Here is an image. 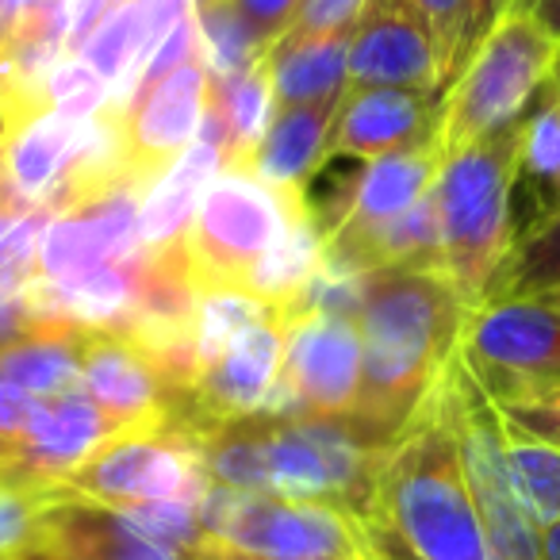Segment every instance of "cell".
Returning a JSON list of instances; mask_svg holds the SVG:
<instances>
[{"mask_svg": "<svg viewBox=\"0 0 560 560\" xmlns=\"http://www.w3.org/2000/svg\"><path fill=\"white\" fill-rule=\"evenodd\" d=\"M361 534L373 560H491L442 384L384 453Z\"/></svg>", "mask_w": 560, "mask_h": 560, "instance_id": "obj_1", "label": "cell"}, {"mask_svg": "<svg viewBox=\"0 0 560 560\" xmlns=\"http://www.w3.org/2000/svg\"><path fill=\"white\" fill-rule=\"evenodd\" d=\"M465 304L442 272L373 269L358 315L361 384L353 419L396 442L457 353Z\"/></svg>", "mask_w": 560, "mask_h": 560, "instance_id": "obj_2", "label": "cell"}, {"mask_svg": "<svg viewBox=\"0 0 560 560\" xmlns=\"http://www.w3.org/2000/svg\"><path fill=\"white\" fill-rule=\"evenodd\" d=\"M518 142L522 124H514L445 158L430 185L442 277L450 280L465 312L483 304V292L514 242L511 196L518 185Z\"/></svg>", "mask_w": 560, "mask_h": 560, "instance_id": "obj_3", "label": "cell"}, {"mask_svg": "<svg viewBox=\"0 0 560 560\" xmlns=\"http://www.w3.org/2000/svg\"><path fill=\"white\" fill-rule=\"evenodd\" d=\"M557 58V39H549L529 16L506 12L438 104V158L445 162L491 135L522 124L534 96L552 78Z\"/></svg>", "mask_w": 560, "mask_h": 560, "instance_id": "obj_4", "label": "cell"}, {"mask_svg": "<svg viewBox=\"0 0 560 560\" xmlns=\"http://www.w3.org/2000/svg\"><path fill=\"white\" fill-rule=\"evenodd\" d=\"M442 396L450 407L453 438H457L460 468H465L468 495L476 503V514L483 522V534L491 545V560H545L541 557V529L526 518L518 495L506 476L503 457V411L488 396L472 369L453 353L445 361L442 376Z\"/></svg>", "mask_w": 560, "mask_h": 560, "instance_id": "obj_5", "label": "cell"}, {"mask_svg": "<svg viewBox=\"0 0 560 560\" xmlns=\"http://www.w3.org/2000/svg\"><path fill=\"white\" fill-rule=\"evenodd\" d=\"M200 526L208 537L226 541L261 560H361L369 557L361 526L327 503H292V499L234 491L223 483L203 488Z\"/></svg>", "mask_w": 560, "mask_h": 560, "instance_id": "obj_6", "label": "cell"}, {"mask_svg": "<svg viewBox=\"0 0 560 560\" xmlns=\"http://www.w3.org/2000/svg\"><path fill=\"white\" fill-rule=\"evenodd\" d=\"M457 353L495 404H522L560 384V312L537 300H488L465 312Z\"/></svg>", "mask_w": 560, "mask_h": 560, "instance_id": "obj_7", "label": "cell"}, {"mask_svg": "<svg viewBox=\"0 0 560 560\" xmlns=\"http://www.w3.org/2000/svg\"><path fill=\"white\" fill-rule=\"evenodd\" d=\"M203 488H208V472H203L196 438L165 422L158 430H131V434L112 438L55 491L119 511V506L139 503L196 506Z\"/></svg>", "mask_w": 560, "mask_h": 560, "instance_id": "obj_8", "label": "cell"}, {"mask_svg": "<svg viewBox=\"0 0 560 560\" xmlns=\"http://www.w3.org/2000/svg\"><path fill=\"white\" fill-rule=\"evenodd\" d=\"M292 203L296 196L272 192L254 173L223 165L185 231V254L196 289L211 284L242 289L246 272L284 226Z\"/></svg>", "mask_w": 560, "mask_h": 560, "instance_id": "obj_9", "label": "cell"}, {"mask_svg": "<svg viewBox=\"0 0 560 560\" xmlns=\"http://www.w3.org/2000/svg\"><path fill=\"white\" fill-rule=\"evenodd\" d=\"M277 319V315H272ZM280 327V376L304 415H350L361 384V335L338 315H289Z\"/></svg>", "mask_w": 560, "mask_h": 560, "instance_id": "obj_10", "label": "cell"}, {"mask_svg": "<svg viewBox=\"0 0 560 560\" xmlns=\"http://www.w3.org/2000/svg\"><path fill=\"white\" fill-rule=\"evenodd\" d=\"M208 66L200 55L180 62L173 73H165L154 89L135 96L119 116V131H124V154L127 170L142 185H154L188 147H192L196 131L208 112Z\"/></svg>", "mask_w": 560, "mask_h": 560, "instance_id": "obj_11", "label": "cell"}, {"mask_svg": "<svg viewBox=\"0 0 560 560\" xmlns=\"http://www.w3.org/2000/svg\"><path fill=\"white\" fill-rule=\"evenodd\" d=\"M131 430L116 427L81 388L39 399L27 430L12 445V457L0 465V480L55 491L70 472H78L96 450Z\"/></svg>", "mask_w": 560, "mask_h": 560, "instance_id": "obj_12", "label": "cell"}, {"mask_svg": "<svg viewBox=\"0 0 560 560\" xmlns=\"http://www.w3.org/2000/svg\"><path fill=\"white\" fill-rule=\"evenodd\" d=\"M139 188H112L47 219L35 249V277L70 280L139 254Z\"/></svg>", "mask_w": 560, "mask_h": 560, "instance_id": "obj_13", "label": "cell"}, {"mask_svg": "<svg viewBox=\"0 0 560 560\" xmlns=\"http://www.w3.org/2000/svg\"><path fill=\"white\" fill-rule=\"evenodd\" d=\"M438 55L407 0H369L350 32L346 89H411L434 101Z\"/></svg>", "mask_w": 560, "mask_h": 560, "instance_id": "obj_14", "label": "cell"}, {"mask_svg": "<svg viewBox=\"0 0 560 560\" xmlns=\"http://www.w3.org/2000/svg\"><path fill=\"white\" fill-rule=\"evenodd\" d=\"M81 392L124 430H158L170 422V388L150 353L124 330H89Z\"/></svg>", "mask_w": 560, "mask_h": 560, "instance_id": "obj_15", "label": "cell"}, {"mask_svg": "<svg viewBox=\"0 0 560 560\" xmlns=\"http://www.w3.org/2000/svg\"><path fill=\"white\" fill-rule=\"evenodd\" d=\"M438 104L411 89H346L323 154L384 158L396 150L434 147Z\"/></svg>", "mask_w": 560, "mask_h": 560, "instance_id": "obj_16", "label": "cell"}, {"mask_svg": "<svg viewBox=\"0 0 560 560\" xmlns=\"http://www.w3.org/2000/svg\"><path fill=\"white\" fill-rule=\"evenodd\" d=\"M20 560H188L142 537L116 506L58 495L43 511L39 541Z\"/></svg>", "mask_w": 560, "mask_h": 560, "instance_id": "obj_17", "label": "cell"}, {"mask_svg": "<svg viewBox=\"0 0 560 560\" xmlns=\"http://www.w3.org/2000/svg\"><path fill=\"white\" fill-rule=\"evenodd\" d=\"M438 165H442V158H438L434 147L396 150V154L373 158L358 173L353 188H346V200L338 208L315 215L323 234L342 238V234H361L369 226H381L388 219L404 215L407 208H415L430 192Z\"/></svg>", "mask_w": 560, "mask_h": 560, "instance_id": "obj_18", "label": "cell"}, {"mask_svg": "<svg viewBox=\"0 0 560 560\" xmlns=\"http://www.w3.org/2000/svg\"><path fill=\"white\" fill-rule=\"evenodd\" d=\"M89 119H70L47 108L4 135L0 147V185L9 188L24 208H50L66 185L73 158H78L81 135Z\"/></svg>", "mask_w": 560, "mask_h": 560, "instance_id": "obj_19", "label": "cell"}, {"mask_svg": "<svg viewBox=\"0 0 560 560\" xmlns=\"http://www.w3.org/2000/svg\"><path fill=\"white\" fill-rule=\"evenodd\" d=\"M338 101L277 108L269 131H265V139L257 142L254 158H249L246 173H254L272 192L307 196V185H312L315 170L323 165V150H327Z\"/></svg>", "mask_w": 560, "mask_h": 560, "instance_id": "obj_20", "label": "cell"}, {"mask_svg": "<svg viewBox=\"0 0 560 560\" xmlns=\"http://www.w3.org/2000/svg\"><path fill=\"white\" fill-rule=\"evenodd\" d=\"M223 170V150L211 139L196 135L192 147L147 188L139 203V246L142 249H162L185 238L188 223H192L196 208H200L203 192Z\"/></svg>", "mask_w": 560, "mask_h": 560, "instance_id": "obj_21", "label": "cell"}, {"mask_svg": "<svg viewBox=\"0 0 560 560\" xmlns=\"http://www.w3.org/2000/svg\"><path fill=\"white\" fill-rule=\"evenodd\" d=\"M323 254H327V234H323L319 219H315L312 200L296 196L284 226L269 242V249L254 261V269L246 272L242 289L254 292L261 304H269L277 312L289 300H296L300 289L319 272Z\"/></svg>", "mask_w": 560, "mask_h": 560, "instance_id": "obj_22", "label": "cell"}, {"mask_svg": "<svg viewBox=\"0 0 560 560\" xmlns=\"http://www.w3.org/2000/svg\"><path fill=\"white\" fill-rule=\"evenodd\" d=\"M89 327L73 323H39L16 346L0 350V384L27 392L32 399H50L81 388V353Z\"/></svg>", "mask_w": 560, "mask_h": 560, "instance_id": "obj_23", "label": "cell"}, {"mask_svg": "<svg viewBox=\"0 0 560 560\" xmlns=\"http://www.w3.org/2000/svg\"><path fill=\"white\" fill-rule=\"evenodd\" d=\"M346 55H350V35L272 43L265 50V70L277 108L338 101L346 93Z\"/></svg>", "mask_w": 560, "mask_h": 560, "instance_id": "obj_24", "label": "cell"}, {"mask_svg": "<svg viewBox=\"0 0 560 560\" xmlns=\"http://www.w3.org/2000/svg\"><path fill=\"white\" fill-rule=\"evenodd\" d=\"M208 112L219 119V127H223V165L246 170L257 142L265 139L272 116H277V101H272L265 58L257 66H249V70L234 73V78L211 81Z\"/></svg>", "mask_w": 560, "mask_h": 560, "instance_id": "obj_25", "label": "cell"}, {"mask_svg": "<svg viewBox=\"0 0 560 560\" xmlns=\"http://www.w3.org/2000/svg\"><path fill=\"white\" fill-rule=\"evenodd\" d=\"M518 180L529 192L534 223L560 211V81L549 78L522 116Z\"/></svg>", "mask_w": 560, "mask_h": 560, "instance_id": "obj_26", "label": "cell"}, {"mask_svg": "<svg viewBox=\"0 0 560 560\" xmlns=\"http://www.w3.org/2000/svg\"><path fill=\"white\" fill-rule=\"evenodd\" d=\"M552 289H560V211L514 234L511 249L483 292V304L488 300H537Z\"/></svg>", "mask_w": 560, "mask_h": 560, "instance_id": "obj_27", "label": "cell"}, {"mask_svg": "<svg viewBox=\"0 0 560 560\" xmlns=\"http://www.w3.org/2000/svg\"><path fill=\"white\" fill-rule=\"evenodd\" d=\"M506 422V419H503ZM503 457L506 476L518 495L526 518L537 529H549L560 522V445L541 442L526 430L503 427Z\"/></svg>", "mask_w": 560, "mask_h": 560, "instance_id": "obj_28", "label": "cell"}, {"mask_svg": "<svg viewBox=\"0 0 560 560\" xmlns=\"http://www.w3.org/2000/svg\"><path fill=\"white\" fill-rule=\"evenodd\" d=\"M196 450H200L203 472H208L211 483L269 495V480H265V415L215 422L203 434H196Z\"/></svg>", "mask_w": 560, "mask_h": 560, "instance_id": "obj_29", "label": "cell"}, {"mask_svg": "<svg viewBox=\"0 0 560 560\" xmlns=\"http://www.w3.org/2000/svg\"><path fill=\"white\" fill-rule=\"evenodd\" d=\"M196 55L208 66V78H234L265 58V43L246 24L234 0H196Z\"/></svg>", "mask_w": 560, "mask_h": 560, "instance_id": "obj_30", "label": "cell"}, {"mask_svg": "<svg viewBox=\"0 0 560 560\" xmlns=\"http://www.w3.org/2000/svg\"><path fill=\"white\" fill-rule=\"evenodd\" d=\"M272 307L261 304L254 292L231 289V284H211V289H196V312H192V350L196 365L208 369L219 353L231 346V338L242 327L257 319H269Z\"/></svg>", "mask_w": 560, "mask_h": 560, "instance_id": "obj_31", "label": "cell"}, {"mask_svg": "<svg viewBox=\"0 0 560 560\" xmlns=\"http://www.w3.org/2000/svg\"><path fill=\"white\" fill-rule=\"evenodd\" d=\"M50 499L55 491L0 480V560H20L27 549H35Z\"/></svg>", "mask_w": 560, "mask_h": 560, "instance_id": "obj_32", "label": "cell"}, {"mask_svg": "<svg viewBox=\"0 0 560 560\" xmlns=\"http://www.w3.org/2000/svg\"><path fill=\"white\" fill-rule=\"evenodd\" d=\"M127 522L139 529L142 537H150L162 549H173L180 557L192 560L196 545L203 541L200 514L192 503H139V506H119Z\"/></svg>", "mask_w": 560, "mask_h": 560, "instance_id": "obj_33", "label": "cell"}, {"mask_svg": "<svg viewBox=\"0 0 560 560\" xmlns=\"http://www.w3.org/2000/svg\"><path fill=\"white\" fill-rule=\"evenodd\" d=\"M50 215H55L50 208H32L0 238V304L20 300L35 280V249H39V234Z\"/></svg>", "mask_w": 560, "mask_h": 560, "instance_id": "obj_34", "label": "cell"}, {"mask_svg": "<svg viewBox=\"0 0 560 560\" xmlns=\"http://www.w3.org/2000/svg\"><path fill=\"white\" fill-rule=\"evenodd\" d=\"M514 0H465V9H460V32H457V47H453V58H450V70L442 78V89H438V104L442 96L450 93V85L460 78V70L468 66V58L480 50V43L491 35V27L511 12Z\"/></svg>", "mask_w": 560, "mask_h": 560, "instance_id": "obj_35", "label": "cell"}, {"mask_svg": "<svg viewBox=\"0 0 560 560\" xmlns=\"http://www.w3.org/2000/svg\"><path fill=\"white\" fill-rule=\"evenodd\" d=\"M369 0H300L296 16L280 39H327V35H350Z\"/></svg>", "mask_w": 560, "mask_h": 560, "instance_id": "obj_36", "label": "cell"}, {"mask_svg": "<svg viewBox=\"0 0 560 560\" xmlns=\"http://www.w3.org/2000/svg\"><path fill=\"white\" fill-rule=\"evenodd\" d=\"M415 9V16L427 24L430 39H434V55H438V81H434V104H438V89L442 78L450 70L453 47H457V32H460V9L465 0H407Z\"/></svg>", "mask_w": 560, "mask_h": 560, "instance_id": "obj_37", "label": "cell"}, {"mask_svg": "<svg viewBox=\"0 0 560 560\" xmlns=\"http://www.w3.org/2000/svg\"><path fill=\"white\" fill-rule=\"evenodd\" d=\"M234 9L246 16V24L257 32V39H261L265 47H272V43L284 35V27L292 24L300 0H234Z\"/></svg>", "mask_w": 560, "mask_h": 560, "instance_id": "obj_38", "label": "cell"}, {"mask_svg": "<svg viewBox=\"0 0 560 560\" xmlns=\"http://www.w3.org/2000/svg\"><path fill=\"white\" fill-rule=\"evenodd\" d=\"M503 419L541 442L560 445V407L557 404H499Z\"/></svg>", "mask_w": 560, "mask_h": 560, "instance_id": "obj_39", "label": "cell"}, {"mask_svg": "<svg viewBox=\"0 0 560 560\" xmlns=\"http://www.w3.org/2000/svg\"><path fill=\"white\" fill-rule=\"evenodd\" d=\"M39 399H32L27 392L12 388V384H0V442L16 445V438L27 430L32 422V411Z\"/></svg>", "mask_w": 560, "mask_h": 560, "instance_id": "obj_40", "label": "cell"}, {"mask_svg": "<svg viewBox=\"0 0 560 560\" xmlns=\"http://www.w3.org/2000/svg\"><path fill=\"white\" fill-rule=\"evenodd\" d=\"M511 12L529 16L545 35H549V39L560 43V0H514Z\"/></svg>", "mask_w": 560, "mask_h": 560, "instance_id": "obj_41", "label": "cell"}, {"mask_svg": "<svg viewBox=\"0 0 560 560\" xmlns=\"http://www.w3.org/2000/svg\"><path fill=\"white\" fill-rule=\"evenodd\" d=\"M35 12V0H0V24H4V50L20 35V27L27 24V16Z\"/></svg>", "mask_w": 560, "mask_h": 560, "instance_id": "obj_42", "label": "cell"}, {"mask_svg": "<svg viewBox=\"0 0 560 560\" xmlns=\"http://www.w3.org/2000/svg\"><path fill=\"white\" fill-rule=\"evenodd\" d=\"M192 560H261V557H254V552H242V549H234V545L215 541V537L203 534V541L196 545Z\"/></svg>", "mask_w": 560, "mask_h": 560, "instance_id": "obj_43", "label": "cell"}, {"mask_svg": "<svg viewBox=\"0 0 560 560\" xmlns=\"http://www.w3.org/2000/svg\"><path fill=\"white\" fill-rule=\"evenodd\" d=\"M27 211H32V208H24V203H20L9 188L0 185V238H4V234H9V226L16 223L20 215H27Z\"/></svg>", "mask_w": 560, "mask_h": 560, "instance_id": "obj_44", "label": "cell"}, {"mask_svg": "<svg viewBox=\"0 0 560 560\" xmlns=\"http://www.w3.org/2000/svg\"><path fill=\"white\" fill-rule=\"evenodd\" d=\"M541 557L545 560H560V522L549 529H541Z\"/></svg>", "mask_w": 560, "mask_h": 560, "instance_id": "obj_45", "label": "cell"}, {"mask_svg": "<svg viewBox=\"0 0 560 560\" xmlns=\"http://www.w3.org/2000/svg\"><path fill=\"white\" fill-rule=\"evenodd\" d=\"M537 304H545V307H552V312H560V289H552V292H545V296H537Z\"/></svg>", "mask_w": 560, "mask_h": 560, "instance_id": "obj_46", "label": "cell"}, {"mask_svg": "<svg viewBox=\"0 0 560 560\" xmlns=\"http://www.w3.org/2000/svg\"><path fill=\"white\" fill-rule=\"evenodd\" d=\"M0 55H4V24H0Z\"/></svg>", "mask_w": 560, "mask_h": 560, "instance_id": "obj_47", "label": "cell"}, {"mask_svg": "<svg viewBox=\"0 0 560 560\" xmlns=\"http://www.w3.org/2000/svg\"><path fill=\"white\" fill-rule=\"evenodd\" d=\"M552 78H557V81H560V58H557V66H552Z\"/></svg>", "mask_w": 560, "mask_h": 560, "instance_id": "obj_48", "label": "cell"}, {"mask_svg": "<svg viewBox=\"0 0 560 560\" xmlns=\"http://www.w3.org/2000/svg\"><path fill=\"white\" fill-rule=\"evenodd\" d=\"M0 93H4V70H0Z\"/></svg>", "mask_w": 560, "mask_h": 560, "instance_id": "obj_49", "label": "cell"}, {"mask_svg": "<svg viewBox=\"0 0 560 560\" xmlns=\"http://www.w3.org/2000/svg\"><path fill=\"white\" fill-rule=\"evenodd\" d=\"M0 147H4V124H0Z\"/></svg>", "mask_w": 560, "mask_h": 560, "instance_id": "obj_50", "label": "cell"}]
</instances>
